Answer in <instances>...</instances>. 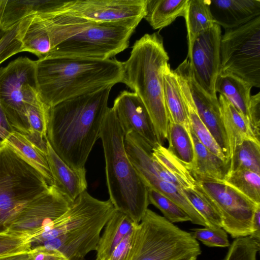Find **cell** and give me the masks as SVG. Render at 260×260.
I'll return each instance as SVG.
<instances>
[{
	"mask_svg": "<svg viewBox=\"0 0 260 260\" xmlns=\"http://www.w3.org/2000/svg\"><path fill=\"white\" fill-rule=\"evenodd\" d=\"M134 228L115 247L108 260L126 259L133 239Z\"/></svg>",
	"mask_w": 260,
	"mask_h": 260,
	"instance_id": "42",
	"label": "cell"
},
{
	"mask_svg": "<svg viewBox=\"0 0 260 260\" xmlns=\"http://www.w3.org/2000/svg\"><path fill=\"white\" fill-rule=\"evenodd\" d=\"M37 17L41 30L51 43L47 56L112 58L128 47L135 30L118 24L85 19L61 9L39 13Z\"/></svg>",
	"mask_w": 260,
	"mask_h": 260,
	"instance_id": "2",
	"label": "cell"
},
{
	"mask_svg": "<svg viewBox=\"0 0 260 260\" xmlns=\"http://www.w3.org/2000/svg\"><path fill=\"white\" fill-rule=\"evenodd\" d=\"M49 186L42 175L5 141L0 146V233L8 232L26 205Z\"/></svg>",
	"mask_w": 260,
	"mask_h": 260,
	"instance_id": "7",
	"label": "cell"
},
{
	"mask_svg": "<svg viewBox=\"0 0 260 260\" xmlns=\"http://www.w3.org/2000/svg\"><path fill=\"white\" fill-rule=\"evenodd\" d=\"M112 108L124 135L133 131L152 148L159 144L150 116L136 93L121 91L115 99Z\"/></svg>",
	"mask_w": 260,
	"mask_h": 260,
	"instance_id": "15",
	"label": "cell"
},
{
	"mask_svg": "<svg viewBox=\"0 0 260 260\" xmlns=\"http://www.w3.org/2000/svg\"><path fill=\"white\" fill-rule=\"evenodd\" d=\"M182 190L193 208L205 220L208 228H222V221L219 213L196 182L193 188H182Z\"/></svg>",
	"mask_w": 260,
	"mask_h": 260,
	"instance_id": "33",
	"label": "cell"
},
{
	"mask_svg": "<svg viewBox=\"0 0 260 260\" xmlns=\"http://www.w3.org/2000/svg\"><path fill=\"white\" fill-rule=\"evenodd\" d=\"M192 236L204 245L212 247H229L230 243L227 233L222 229L208 227L192 229Z\"/></svg>",
	"mask_w": 260,
	"mask_h": 260,
	"instance_id": "37",
	"label": "cell"
},
{
	"mask_svg": "<svg viewBox=\"0 0 260 260\" xmlns=\"http://www.w3.org/2000/svg\"><path fill=\"white\" fill-rule=\"evenodd\" d=\"M244 170L260 174V141L247 139L236 147L228 171Z\"/></svg>",
	"mask_w": 260,
	"mask_h": 260,
	"instance_id": "31",
	"label": "cell"
},
{
	"mask_svg": "<svg viewBox=\"0 0 260 260\" xmlns=\"http://www.w3.org/2000/svg\"><path fill=\"white\" fill-rule=\"evenodd\" d=\"M39 95L36 60L19 57L0 68V104L15 131L29 135L27 106Z\"/></svg>",
	"mask_w": 260,
	"mask_h": 260,
	"instance_id": "8",
	"label": "cell"
},
{
	"mask_svg": "<svg viewBox=\"0 0 260 260\" xmlns=\"http://www.w3.org/2000/svg\"><path fill=\"white\" fill-rule=\"evenodd\" d=\"M148 197L149 204L158 209L171 222L190 221L189 216L180 207L158 192L148 189Z\"/></svg>",
	"mask_w": 260,
	"mask_h": 260,
	"instance_id": "35",
	"label": "cell"
},
{
	"mask_svg": "<svg viewBox=\"0 0 260 260\" xmlns=\"http://www.w3.org/2000/svg\"><path fill=\"white\" fill-rule=\"evenodd\" d=\"M46 157L53 178V185L70 203L86 191L85 169L70 167L53 150L47 140Z\"/></svg>",
	"mask_w": 260,
	"mask_h": 260,
	"instance_id": "17",
	"label": "cell"
},
{
	"mask_svg": "<svg viewBox=\"0 0 260 260\" xmlns=\"http://www.w3.org/2000/svg\"><path fill=\"white\" fill-rule=\"evenodd\" d=\"M174 71L177 76L191 131L209 151L228 164L222 150L201 119L186 80L176 69Z\"/></svg>",
	"mask_w": 260,
	"mask_h": 260,
	"instance_id": "24",
	"label": "cell"
},
{
	"mask_svg": "<svg viewBox=\"0 0 260 260\" xmlns=\"http://www.w3.org/2000/svg\"><path fill=\"white\" fill-rule=\"evenodd\" d=\"M163 91L169 121L183 126L190 133L191 129L177 76L169 63L163 72Z\"/></svg>",
	"mask_w": 260,
	"mask_h": 260,
	"instance_id": "22",
	"label": "cell"
},
{
	"mask_svg": "<svg viewBox=\"0 0 260 260\" xmlns=\"http://www.w3.org/2000/svg\"><path fill=\"white\" fill-rule=\"evenodd\" d=\"M221 27L215 23L197 36L187 56L196 82L215 99V83L221 68Z\"/></svg>",
	"mask_w": 260,
	"mask_h": 260,
	"instance_id": "13",
	"label": "cell"
},
{
	"mask_svg": "<svg viewBox=\"0 0 260 260\" xmlns=\"http://www.w3.org/2000/svg\"><path fill=\"white\" fill-rule=\"evenodd\" d=\"M18 24L9 31L0 42V64L22 52V43L18 36Z\"/></svg>",
	"mask_w": 260,
	"mask_h": 260,
	"instance_id": "39",
	"label": "cell"
},
{
	"mask_svg": "<svg viewBox=\"0 0 260 260\" xmlns=\"http://www.w3.org/2000/svg\"><path fill=\"white\" fill-rule=\"evenodd\" d=\"M72 204L53 185H50L26 205L10 226L8 232L26 237L30 242L44 227L64 213Z\"/></svg>",
	"mask_w": 260,
	"mask_h": 260,
	"instance_id": "12",
	"label": "cell"
},
{
	"mask_svg": "<svg viewBox=\"0 0 260 260\" xmlns=\"http://www.w3.org/2000/svg\"><path fill=\"white\" fill-rule=\"evenodd\" d=\"M112 87L50 108L47 140L55 153L73 169H85L88 156L100 137Z\"/></svg>",
	"mask_w": 260,
	"mask_h": 260,
	"instance_id": "1",
	"label": "cell"
},
{
	"mask_svg": "<svg viewBox=\"0 0 260 260\" xmlns=\"http://www.w3.org/2000/svg\"><path fill=\"white\" fill-rule=\"evenodd\" d=\"M224 182L256 204H260V174L249 170L228 171Z\"/></svg>",
	"mask_w": 260,
	"mask_h": 260,
	"instance_id": "32",
	"label": "cell"
},
{
	"mask_svg": "<svg viewBox=\"0 0 260 260\" xmlns=\"http://www.w3.org/2000/svg\"><path fill=\"white\" fill-rule=\"evenodd\" d=\"M210 0H189L184 18L187 31L188 54L197 36L214 23Z\"/></svg>",
	"mask_w": 260,
	"mask_h": 260,
	"instance_id": "28",
	"label": "cell"
},
{
	"mask_svg": "<svg viewBox=\"0 0 260 260\" xmlns=\"http://www.w3.org/2000/svg\"><path fill=\"white\" fill-rule=\"evenodd\" d=\"M31 249L29 240L9 232L0 235V256L29 252Z\"/></svg>",
	"mask_w": 260,
	"mask_h": 260,
	"instance_id": "38",
	"label": "cell"
},
{
	"mask_svg": "<svg viewBox=\"0 0 260 260\" xmlns=\"http://www.w3.org/2000/svg\"><path fill=\"white\" fill-rule=\"evenodd\" d=\"M6 141L42 175L49 186L53 185V178L45 153L25 135L16 131L10 134Z\"/></svg>",
	"mask_w": 260,
	"mask_h": 260,
	"instance_id": "27",
	"label": "cell"
},
{
	"mask_svg": "<svg viewBox=\"0 0 260 260\" xmlns=\"http://www.w3.org/2000/svg\"><path fill=\"white\" fill-rule=\"evenodd\" d=\"M194 159L189 171L196 182H224L229 165L209 151L191 130Z\"/></svg>",
	"mask_w": 260,
	"mask_h": 260,
	"instance_id": "21",
	"label": "cell"
},
{
	"mask_svg": "<svg viewBox=\"0 0 260 260\" xmlns=\"http://www.w3.org/2000/svg\"><path fill=\"white\" fill-rule=\"evenodd\" d=\"M219 104L221 118L229 148L228 162L236 147L247 139H255L248 121L223 95L220 94Z\"/></svg>",
	"mask_w": 260,
	"mask_h": 260,
	"instance_id": "20",
	"label": "cell"
},
{
	"mask_svg": "<svg viewBox=\"0 0 260 260\" xmlns=\"http://www.w3.org/2000/svg\"><path fill=\"white\" fill-rule=\"evenodd\" d=\"M169 57L158 32L146 34L133 46L123 62L122 82L139 96L151 118L159 144L168 138V116L163 91V72Z\"/></svg>",
	"mask_w": 260,
	"mask_h": 260,
	"instance_id": "4",
	"label": "cell"
},
{
	"mask_svg": "<svg viewBox=\"0 0 260 260\" xmlns=\"http://www.w3.org/2000/svg\"><path fill=\"white\" fill-rule=\"evenodd\" d=\"M27 260H69L61 252L48 249L43 245L31 248Z\"/></svg>",
	"mask_w": 260,
	"mask_h": 260,
	"instance_id": "41",
	"label": "cell"
},
{
	"mask_svg": "<svg viewBox=\"0 0 260 260\" xmlns=\"http://www.w3.org/2000/svg\"><path fill=\"white\" fill-rule=\"evenodd\" d=\"M64 2L55 0H0V26L8 32L28 15L59 10Z\"/></svg>",
	"mask_w": 260,
	"mask_h": 260,
	"instance_id": "19",
	"label": "cell"
},
{
	"mask_svg": "<svg viewBox=\"0 0 260 260\" xmlns=\"http://www.w3.org/2000/svg\"><path fill=\"white\" fill-rule=\"evenodd\" d=\"M39 94L50 107L78 96L121 83L123 62L115 58L98 59L46 56L36 60Z\"/></svg>",
	"mask_w": 260,
	"mask_h": 260,
	"instance_id": "3",
	"label": "cell"
},
{
	"mask_svg": "<svg viewBox=\"0 0 260 260\" xmlns=\"http://www.w3.org/2000/svg\"><path fill=\"white\" fill-rule=\"evenodd\" d=\"M147 0L64 1L61 10L89 20L136 29L146 15Z\"/></svg>",
	"mask_w": 260,
	"mask_h": 260,
	"instance_id": "11",
	"label": "cell"
},
{
	"mask_svg": "<svg viewBox=\"0 0 260 260\" xmlns=\"http://www.w3.org/2000/svg\"><path fill=\"white\" fill-rule=\"evenodd\" d=\"M202 252L191 233L149 209L137 223L125 260H176Z\"/></svg>",
	"mask_w": 260,
	"mask_h": 260,
	"instance_id": "6",
	"label": "cell"
},
{
	"mask_svg": "<svg viewBox=\"0 0 260 260\" xmlns=\"http://www.w3.org/2000/svg\"><path fill=\"white\" fill-rule=\"evenodd\" d=\"M7 233V232H5V233H0V235H2V234H4V233Z\"/></svg>",
	"mask_w": 260,
	"mask_h": 260,
	"instance_id": "49",
	"label": "cell"
},
{
	"mask_svg": "<svg viewBox=\"0 0 260 260\" xmlns=\"http://www.w3.org/2000/svg\"><path fill=\"white\" fill-rule=\"evenodd\" d=\"M197 256H188V257H185L183 258H181L176 260H197Z\"/></svg>",
	"mask_w": 260,
	"mask_h": 260,
	"instance_id": "46",
	"label": "cell"
},
{
	"mask_svg": "<svg viewBox=\"0 0 260 260\" xmlns=\"http://www.w3.org/2000/svg\"><path fill=\"white\" fill-rule=\"evenodd\" d=\"M8 32L4 30L0 26V42L3 40Z\"/></svg>",
	"mask_w": 260,
	"mask_h": 260,
	"instance_id": "47",
	"label": "cell"
},
{
	"mask_svg": "<svg viewBox=\"0 0 260 260\" xmlns=\"http://www.w3.org/2000/svg\"><path fill=\"white\" fill-rule=\"evenodd\" d=\"M168 149L189 170L194 159V150L191 136L183 126L169 121Z\"/></svg>",
	"mask_w": 260,
	"mask_h": 260,
	"instance_id": "30",
	"label": "cell"
},
{
	"mask_svg": "<svg viewBox=\"0 0 260 260\" xmlns=\"http://www.w3.org/2000/svg\"><path fill=\"white\" fill-rule=\"evenodd\" d=\"M111 217L101 219L41 245L59 251L69 259L84 258L89 252L96 250L101 231Z\"/></svg>",
	"mask_w": 260,
	"mask_h": 260,
	"instance_id": "16",
	"label": "cell"
},
{
	"mask_svg": "<svg viewBox=\"0 0 260 260\" xmlns=\"http://www.w3.org/2000/svg\"><path fill=\"white\" fill-rule=\"evenodd\" d=\"M229 247L224 260H257L260 243L247 236L235 239Z\"/></svg>",
	"mask_w": 260,
	"mask_h": 260,
	"instance_id": "36",
	"label": "cell"
},
{
	"mask_svg": "<svg viewBox=\"0 0 260 260\" xmlns=\"http://www.w3.org/2000/svg\"><path fill=\"white\" fill-rule=\"evenodd\" d=\"M69 260H86L85 258H73Z\"/></svg>",
	"mask_w": 260,
	"mask_h": 260,
	"instance_id": "48",
	"label": "cell"
},
{
	"mask_svg": "<svg viewBox=\"0 0 260 260\" xmlns=\"http://www.w3.org/2000/svg\"><path fill=\"white\" fill-rule=\"evenodd\" d=\"M136 224L126 214L116 210L100 236L95 260H108L115 247Z\"/></svg>",
	"mask_w": 260,
	"mask_h": 260,
	"instance_id": "23",
	"label": "cell"
},
{
	"mask_svg": "<svg viewBox=\"0 0 260 260\" xmlns=\"http://www.w3.org/2000/svg\"><path fill=\"white\" fill-rule=\"evenodd\" d=\"M50 108L42 101L40 95L27 107L30 133L25 136L46 154L47 127Z\"/></svg>",
	"mask_w": 260,
	"mask_h": 260,
	"instance_id": "29",
	"label": "cell"
},
{
	"mask_svg": "<svg viewBox=\"0 0 260 260\" xmlns=\"http://www.w3.org/2000/svg\"><path fill=\"white\" fill-rule=\"evenodd\" d=\"M249 121L255 137L260 141V92L251 95L248 109Z\"/></svg>",
	"mask_w": 260,
	"mask_h": 260,
	"instance_id": "40",
	"label": "cell"
},
{
	"mask_svg": "<svg viewBox=\"0 0 260 260\" xmlns=\"http://www.w3.org/2000/svg\"><path fill=\"white\" fill-rule=\"evenodd\" d=\"M213 203L222 221V229L233 238L249 236L256 204L224 182H196Z\"/></svg>",
	"mask_w": 260,
	"mask_h": 260,
	"instance_id": "10",
	"label": "cell"
},
{
	"mask_svg": "<svg viewBox=\"0 0 260 260\" xmlns=\"http://www.w3.org/2000/svg\"><path fill=\"white\" fill-rule=\"evenodd\" d=\"M28 252L0 256V260H27Z\"/></svg>",
	"mask_w": 260,
	"mask_h": 260,
	"instance_id": "45",
	"label": "cell"
},
{
	"mask_svg": "<svg viewBox=\"0 0 260 260\" xmlns=\"http://www.w3.org/2000/svg\"><path fill=\"white\" fill-rule=\"evenodd\" d=\"M99 138L104 153L109 200L116 210L139 223L149 205L148 188L127 155L124 134L112 107L108 109Z\"/></svg>",
	"mask_w": 260,
	"mask_h": 260,
	"instance_id": "5",
	"label": "cell"
},
{
	"mask_svg": "<svg viewBox=\"0 0 260 260\" xmlns=\"http://www.w3.org/2000/svg\"><path fill=\"white\" fill-rule=\"evenodd\" d=\"M188 86L198 113L224 153L228 162L229 148L222 124L218 100L207 93L194 78L186 58L176 68Z\"/></svg>",
	"mask_w": 260,
	"mask_h": 260,
	"instance_id": "14",
	"label": "cell"
},
{
	"mask_svg": "<svg viewBox=\"0 0 260 260\" xmlns=\"http://www.w3.org/2000/svg\"><path fill=\"white\" fill-rule=\"evenodd\" d=\"M189 0H147L144 18L154 29H162L184 17Z\"/></svg>",
	"mask_w": 260,
	"mask_h": 260,
	"instance_id": "26",
	"label": "cell"
},
{
	"mask_svg": "<svg viewBox=\"0 0 260 260\" xmlns=\"http://www.w3.org/2000/svg\"><path fill=\"white\" fill-rule=\"evenodd\" d=\"M14 131L0 104V138L6 141L10 134Z\"/></svg>",
	"mask_w": 260,
	"mask_h": 260,
	"instance_id": "43",
	"label": "cell"
},
{
	"mask_svg": "<svg viewBox=\"0 0 260 260\" xmlns=\"http://www.w3.org/2000/svg\"><path fill=\"white\" fill-rule=\"evenodd\" d=\"M252 87L241 78L229 73L220 72L215 83L216 92L224 95L249 122Z\"/></svg>",
	"mask_w": 260,
	"mask_h": 260,
	"instance_id": "25",
	"label": "cell"
},
{
	"mask_svg": "<svg viewBox=\"0 0 260 260\" xmlns=\"http://www.w3.org/2000/svg\"><path fill=\"white\" fill-rule=\"evenodd\" d=\"M251 238L260 243V205L255 209L252 220Z\"/></svg>",
	"mask_w": 260,
	"mask_h": 260,
	"instance_id": "44",
	"label": "cell"
},
{
	"mask_svg": "<svg viewBox=\"0 0 260 260\" xmlns=\"http://www.w3.org/2000/svg\"><path fill=\"white\" fill-rule=\"evenodd\" d=\"M152 156L167 171L183 181L188 188L196 182L189 170L168 148L160 144L152 149Z\"/></svg>",
	"mask_w": 260,
	"mask_h": 260,
	"instance_id": "34",
	"label": "cell"
},
{
	"mask_svg": "<svg viewBox=\"0 0 260 260\" xmlns=\"http://www.w3.org/2000/svg\"><path fill=\"white\" fill-rule=\"evenodd\" d=\"M215 23L225 30L240 26L260 16V0H210Z\"/></svg>",
	"mask_w": 260,
	"mask_h": 260,
	"instance_id": "18",
	"label": "cell"
},
{
	"mask_svg": "<svg viewBox=\"0 0 260 260\" xmlns=\"http://www.w3.org/2000/svg\"><path fill=\"white\" fill-rule=\"evenodd\" d=\"M220 72L260 87V16L226 29L220 40Z\"/></svg>",
	"mask_w": 260,
	"mask_h": 260,
	"instance_id": "9",
	"label": "cell"
}]
</instances>
